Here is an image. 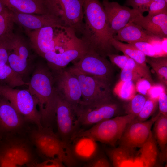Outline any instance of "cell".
Segmentation results:
<instances>
[{"mask_svg":"<svg viewBox=\"0 0 167 167\" xmlns=\"http://www.w3.org/2000/svg\"><path fill=\"white\" fill-rule=\"evenodd\" d=\"M84 26L81 43L87 52L95 53L106 58L118 52L112 45L113 38L103 6L99 0H84Z\"/></svg>","mask_w":167,"mask_h":167,"instance_id":"6da1fadb","label":"cell"},{"mask_svg":"<svg viewBox=\"0 0 167 167\" xmlns=\"http://www.w3.org/2000/svg\"><path fill=\"white\" fill-rule=\"evenodd\" d=\"M28 86L37 102L42 125L49 124L55 118L56 91L52 72L46 67H38L33 73Z\"/></svg>","mask_w":167,"mask_h":167,"instance_id":"7a4b0ae2","label":"cell"},{"mask_svg":"<svg viewBox=\"0 0 167 167\" xmlns=\"http://www.w3.org/2000/svg\"><path fill=\"white\" fill-rule=\"evenodd\" d=\"M32 140L38 151L47 159H57L66 167H76L78 161L72 153L70 144L63 141L50 128H38Z\"/></svg>","mask_w":167,"mask_h":167,"instance_id":"3957f363","label":"cell"},{"mask_svg":"<svg viewBox=\"0 0 167 167\" xmlns=\"http://www.w3.org/2000/svg\"><path fill=\"white\" fill-rule=\"evenodd\" d=\"M69 69L77 77L80 85L82 99L79 109L114 101L110 84L84 73L73 66Z\"/></svg>","mask_w":167,"mask_h":167,"instance_id":"277c9868","label":"cell"},{"mask_svg":"<svg viewBox=\"0 0 167 167\" xmlns=\"http://www.w3.org/2000/svg\"><path fill=\"white\" fill-rule=\"evenodd\" d=\"M32 47L42 57L52 51L58 45L70 40L76 36V33L68 27L56 25L26 31Z\"/></svg>","mask_w":167,"mask_h":167,"instance_id":"5b68a950","label":"cell"},{"mask_svg":"<svg viewBox=\"0 0 167 167\" xmlns=\"http://www.w3.org/2000/svg\"><path fill=\"white\" fill-rule=\"evenodd\" d=\"M135 118L130 115L117 116L92 126L85 130H80L74 136L91 137L98 141L111 146L118 142L127 125Z\"/></svg>","mask_w":167,"mask_h":167,"instance_id":"8992f818","label":"cell"},{"mask_svg":"<svg viewBox=\"0 0 167 167\" xmlns=\"http://www.w3.org/2000/svg\"><path fill=\"white\" fill-rule=\"evenodd\" d=\"M0 96L8 100L24 120L35 123L38 128L44 127L37 102L28 89H15L2 85Z\"/></svg>","mask_w":167,"mask_h":167,"instance_id":"52a82bcc","label":"cell"},{"mask_svg":"<svg viewBox=\"0 0 167 167\" xmlns=\"http://www.w3.org/2000/svg\"><path fill=\"white\" fill-rule=\"evenodd\" d=\"M57 92L72 107L77 113L81 104L82 93L77 77L68 68L53 70Z\"/></svg>","mask_w":167,"mask_h":167,"instance_id":"ba28073f","label":"cell"},{"mask_svg":"<svg viewBox=\"0 0 167 167\" xmlns=\"http://www.w3.org/2000/svg\"><path fill=\"white\" fill-rule=\"evenodd\" d=\"M55 118L60 138L69 144L80 126L75 110L56 92Z\"/></svg>","mask_w":167,"mask_h":167,"instance_id":"9c48e42d","label":"cell"},{"mask_svg":"<svg viewBox=\"0 0 167 167\" xmlns=\"http://www.w3.org/2000/svg\"><path fill=\"white\" fill-rule=\"evenodd\" d=\"M73 63V66L81 71L110 84L113 66L106 58L94 52H87Z\"/></svg>","mask_w":167,"mask_h":167,"instance_id":"30bf717a","label":"cell"},{"mask_svg":"<svg viewBox=\"0 0 167 167\" xmlns=\"http://www.w3.org/2000/svg\"><path fill=\"white\" fill-rule=\"evenodd\" d=\"M12 11L26 14L54 15L61 18L62 10L59 0H1Z\"/></svg>","mask_w":167,"mask_h":167,"instance_id":"8fae6325","label":"cell"},{"mask_svg":"<svg viewBox=\"0 0 167 167\" xmlns=\"http://www.w3.org/2000/svg\"><path fill=\"white\" fill-rule=\"evenodd\" d=\"M160 114L148 120L139 122L135 119L126 126L118 141L120 146L131 150L140 148L147 139L152 125Z\"/></svg>","mask_w":167,"mask_h":167,"instance_id":"7c38bea8","label":"cell"},{"mask_svg":"<svg viewBox=\"0 0 167 167\" xmlns=\"http://www.w3.org/2000/svg\"><path fill=\"white\" fill-rule=\"evenodd\" d=\"M102 4L113 37L127 24L141 14L133 9L121 6L116 2L104 0Z\"/></svg>","mask_w":167,"mask_h":167,"instance_id":"4fadbf2b","label":"cell"},{"mask_svg":"<svg viewBox=\"0 0 167 167\" xmlns=\"http://www.w3.org/2000/svg\"><path fill=\"white\" fill-rule=\"evenodd\" d=\"M86 52L81 41L68 47L58 48L43 56L53 70L65 68L70 62L78 61Z\"/></svg>","mask_w":167,"mask_h":167,"instance_id":"5bb4252c","label":"cell"},{"mask_svg":"<svg viewBox=\"0 0 167 167\" xmlns=\"http://www.w3.org/2000/svg\"><path fill=\"white\" fill-rule=\"evenodd\" d=\"M118 111L114 101L92 107L81 108L77 113L80 126H93L104 120L115 117Z\"/></svg>","mask_w":167,"mask_h":167,"instance_id":"9a60e30c","label":"cell"},{"mask_svg":"<svg viewBox=\"0 0 167 167\" xmlns=\"http://www.w3.org/2000/svg\"><path fill=\"white\" fill-rule=\"evenodd\" d=\"M29 51L25 40L14 33L11 40L7 64L21 75L28 67Z\"/></svg>","mask_w":167,"mask_h":167,"instance_id":"2e32d148","label":"cell"},{"mask_svg":"<svg viewBox=\"0 0 167 167\" xmlns=\"http://www.w3.org/2000/svg\"><path fill=\"white\" fill-rule=\"evenodd\" d=\"M62 11L61 19L66 26L81 34L84 26V0H59Z\"/></svg>","mask_w":167,"mask_h":167,"instance_id":"e0dca14e","label":"cell"},{"mask_svg":"<svg viewBox=\"0 0 167 167\" xmlns=\"http://www.w3.org/2000/svg\"><path fill=\"white\" fill-rule=\"evenodd\" d=\"M12 12L15 23L24 28L26 31L36 30L50 26L62 25L66 26L61 18L54 15L26 14Z\"/></svg>","mask_w":167,"mask_h":167,"instance_id":"ac0fdd59","label":"cell"},{"mask_svg":"<svg viewBox=\"0 0 167 167\" xmlns=\"http://www.w3.org/2000/svg\"><path fill=\"white\" fill-rule=\"evenodd\" d=\"M69 144L73 155L78 161L87 163L98 155L97 141L91 137H76L72 140Z\"/></svg>","mask_w":167,"mask_h":167,"instance_id":"d6986e66","label":"cell"},{"mask_svg":"<svg viewBox=\"0 0 167 167\" xmlns=\"http://www.w3.org/2000/svg\"><path fill=\"white\" fill-rule=\"evenodd\" d=\"M154 36L163 39L167 37V13L143 16L140 14L132 21Z\"/></svg>","mask_w":167,"mask_h":167,"instance_id":"ffe728a7","label":"cell"},{"mask_svg":"<svg viewBox=\"0 0 167 167\" xmlns=\"http://www.w3.org/2000/svg\"><path fill=\"white\" fill-rule=\"evenodd\" d=\"M113 38L117 41H124L129 44L139 42L151 44L154 41L160 39L131 21L120 30Z\"/></svg>","mask_w":167,"mask_h":167,"instance_id":"44dd1931","label":"cell"},{"mask_svg":"<svg viewBox=\"0 0 167 167\" xmlns=\"http://www.w3.org/2000/svg\"><path fill=\"white\" fill-rule=\"evenodd\" d=\"M0 158L14 164L21 166L24 165L34 167L31 154L25 146L20 144H14L7 147L0 154Z\"/></svg>","mask_w":167,"mask_h":167,"instance_id":"7402d4cb","label":"cell"},{"mask_svg":"<svg viewBox=\"0 0 167 167\" xmlns=\"http://www.w3.org/2000/svg\"><path fill=\"white\" fill-rule=\"evenodd\" d=\"M23 117L9 101L0 96V126L8 130H14L22 125Z\"/></svg>","mask_w":167,"mask_h":167,"instance_id":"603a6c76","label":"cell"},{"mask_svg":"<svg viewBox=\"0 0 167 167\" xmlns=\"http://www.w3.org/2000/svg\"><path fill=\"white\" fill-rule=\"evenodd\" d=\"M120 78L121 80L132 81L136 82L142 78H146L152 82L149 70H146L137 64L130 58L124 67L121 70Z\"/></svg>","mask_w":167,"mask_h":167,"instance_id":"cb8c5ba5","label":"cell"},{"mask_svg":"<svg viewBox=\"0 0 167 167\" xmlns=\"http://www.w3.org/2000/svg\"><path fill=\"white\" fill-rule=\"evenodd\" d=\"M140 148L141 158L146 167H153L157 159L158 151L157 142L151 131Z\"/></svg>","mask_w":167,"mask_h":167,"instance_id":"d4e9b609","label":"cell"},{"mask_svg":"<svg viewBox=\"0 0 167 167\" xmlns=\"http://www.w3.org/2000/svg\"><path fill=\"white\" fill-rule=\"evenodd\" d=\"M111 43L118 51H122L124 55L132 59L137 64L146 70H149L147 65L146 56L131 44L123 43L113 38L111 39Z\"/></svg>","mask_w":167,"mask_h":167,"instance_id":"484cf974","label":"cell"},{"mask_svg":"<svg viewBox=\"0 0 167 167\" xmlns=\"http://www.w3.org/2000/svg\"><path fill=\"white\" fill-rule=\"evenodd\" d=\"M0 82L2 84V85L13 88L28 85V83L24 81L21 75L14 71L7 64L0 66Z\"/></svg>","mask_w":167,"mask_h":167,"instance_id":"4316f807","label":"cell"},{"mask_svg":"<svg viewBox=\"0 0 167 167\" xmlns=\"http://www.w3.org/2000/svg\"><path fill=\"white\" fill-rule=\"evenodd\" d=\"M154 124V136L164 154L167 143V115L160 113Z\"/></svg>","mask_w":167,"mask_h":167,"instance_id":"83f0119b","label":"cell"},{"mask_svg":"<svg viewBox=\"0 0 167 167\" xmlns=\"http://www.w3.org/2000/svg\"><path fill=\"white\" fill-rule=\"evenodd\" d=\"M146 62L150 65L156 72L162 84L167 86V57H151L146 56Z\"/></svg>","mask_w":167,"mask_h":167,"instance_id":"f1b7e54d","label":"cell"},{"mask_svg":"<svg viewBox=\"0 0 167 167\" xmlns=\"http://www.w3.org/2000/svg\"><path fill=\"white\" fill-rule=\"evenodd\" d=\"M113 92L121 99L130 101L136 95L135 84L132 81L120 80L115 85Z\"/></svg>","mask_w":167,"mask_h":167,"instance_id":"f546056e","label":"cell"},{"mask_svg":"<svg viewBox=\"0 0 167 167\" xmlns=\"http://www.w3.org/2000/svg\"><path fill=\"white\" fill-rule=\"evenodd\" d=\"M15 23L13 12L6 7L0 13V37L13 33Z\"/></svg>","mask_w":167,"mask_h":167,"instance_id":"4dcf8cb0","label":"cell"},{"mask_svg":"<svg viewBox=\"0 0 167 167\" xmlns=\"http://www.w3.org/2000/svg\"><path fill=\"white\" fill-rule=\"evenodd\" d=\"M131 150L119 146L110 150L108 152L113 167H122L129 159Z\"/></svg>","mask_w":167,"mask_h":167,"instance_id":"1f68e13d","label":"cell"},{"mask_svg":"<svg viewBox=\"0 0 167 167\" xmlns=\"http://www.w3.org/2000/svg\"><path fill=\"white\" fill-rule=\"evenodd\" d=\"M147 97L140 94H136L129 101L127 105L126 111L135 119L142 110Z\"/></svg>","mask_w":167,"mask_h":167,"instance_id":"d6a6232c","label":"cell"},{"mask_svg":"<svg viewBox=\"0 0 167 167\" xmlns=\"http://www.w3.org/2000/svg\"><path fill=\"white\" fill-rule=\"evenodd\" d=\"M158 100L147 98L142 110L134 119L139 122L148 120L157 109L158 106Z\"/></svg>","mask_w":167,"mask_h":167,"instance_id":"836d02e7","label":"cell"},{"mask_svg":"<svg viewBox=\"0 0 167 167\" xmlns=\"http://www.w3.org/2000/svg\"><path fill=\"white\" fill-rule=\"evenodd\" d=\"M14 33L0 37V66L8 63L10 44Z\"/></svg>","mask_w":167,"mask_h":167,"instance_id":"e575fe53","label":"cell"},{"mask_svg":"<svg viewBox=\"0 0 167 167\" xmlns=\"http://www.w3.org/2000/svg\"><path fill=\"white\" fill-rule=\"evenodd\" d=\"M148 11L151 16L167 13V0H152Z\"/></svg>","mask_w":167,"mask_h":167,"instance_id":"d590c367","label":"cell"},{"mask_svg":"<svg viewBox=\"0 0 167 167\" xmlns=\"http://www.w3.org/2000/svg\"><path fill=\"white\" fill-rule=\"evenodd\" d=\"M152 0H127L125 5L131 6L134 9L141 14L148 11L150 5Z\"/></svg>","mask_w":167,"mask_h":167,"instance_id":"8d00e7d4","label":"cell"},{"mask_svg":"<svg viewBox=\"0 0 167 167\" xmlns=\"http://www.w3.org/2000/svg\"><path fill=\"white\" fill-rule=\"evenodd\" d=\"M130 44L142 52L147 57H159L154 48L149 43L144 42H139Z\"/></svg>","mask_w":167,"mask_h":167,"instance_id":"74e56055","label":"cell"},{"mask_svg":"<svg viewBox=\"0 0 167 167\" xmlns=\"http://www.w3.org/2000/svg\"><path fill=\"white\" fill-rule=\"evenodd\" d=\"M110 62L113 65H114L121 69H122L126 65L129 59L130 58L125 55H120L118 54H111L108 56Z\"/></svg>","mask_w":167,"mask_h":167,"instance_id":"f35d334b","label":"cell"},{"mask_svg":"<svg viewBox=\"0 0 167 167\" xmlns=\"http://www.w3.org/2000/svg\"><path fill=\"white\" fill-rule=\"evenodd\" d=\"M135 83V87L136 92L139 94L147 97L148 91L152 85L151 83L144 78H140Z\"/></svg>","mask_w":167,"mask_h":167,"instance_id":"ab89813d","label":"cell"},{"mask_svg":"<svg viewBox=\"0 0 167 167\" xmlns=\"http://www.w3.org/2000/svg\"><path fill=\"white\" fill-rule=\"evenodd\" d=\"M166 91L165 86L162 84L152 85L148 91L147 97L153 100H158L160 95Z\"/></svg>","mask_w":167,"mask_h":167,"instance_id":"60d3db41","label":"cell"},{"mask_svg":"<svg viewBox=\"0 0 167 167\" xmlns=\"http://www.w3.org/2000/svg\"><path fill=\"white\" fill-rule=\"evenodd\" d=\"M84 167H111L108 160L98 155L94 159L87 163Z\"/></svg>","mask_w":167,"mask_h":167,"instance_id":"b9f144b4","label":"cell"},{"mask_svg":"<svg viewBox=\"0 0 167 167\" xmlns=\"http://www.w3.org/2000/svg\"><path fill=\"white\" fill-rule=\"evenodd\" d=\"M158 105L160 113L167 115V95L166 91L162 93L158 100Z\"/></svg>","mask_w":167,"mask_h":167,"instance_id":"7bdbcfd3","label":"cell"},{"mask_svg":"<svg viewBox=\"0 0 167 167\" xmlns=\"http://www.w3.org/2000/svg\"><path fill=\"white\" fill-rule=\"evenodd\" d=\"M34 167H66L60 161L57 159H47L43 162L36 163Z\"/></svg>","mask_w":167,"mask_h":167,"instance_id":"ee69618b","label":"cell"},{"mask_svg":"<svg viewBox=\"0 0 167 167\" xmlns=\"http://www.w3.org/2000/svg\"><path fill=\"white\" fill-rule=\"evenodd\" d=\"M6 7L3 4L1 0H0V13L4 10Z\"/></svg>","mask_w":167,"mask_h":167,"instance_id":"f6af8a7d","label":"cell"},{"mask_svg":"<svg viewBox=\"0 0 167 167\" xmlns=\"http://www.w3.org/2000/svg\"><path fill=\"white\" fill-rule=\"evenodd\" d=\"M13 167H19V166H17L16 165H15Z\"/></svg>","mask_w":167,"mask_h":167,"instance_id":"bcb514c9","label":"cell"},{"mask_svg":"<svg viewBox=\"0 0 167 167\" xmlns=\"http://www.w3.org/2000/svg\"><path fill=\"white\" fill-rule=\"evenodd\" d=\"M165 167H167V166L166 165V166H165Z\"/></svg>","mask_w":167,"mask_h":167,"instance_id":"7dc6e473","label":"cell"}]
</instances>
